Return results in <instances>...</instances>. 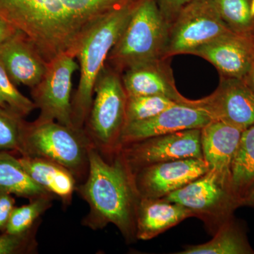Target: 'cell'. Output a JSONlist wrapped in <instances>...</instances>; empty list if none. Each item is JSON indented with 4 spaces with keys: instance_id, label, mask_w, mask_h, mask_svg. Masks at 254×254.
<instances>
[{
    "instance_id": "603a6c76",
    "label": "cell",
    "mask_w": 254,
    "mask_h": 254,
    "mask_svg": "<svg viewBox=\"0 0 254 254\" xmlns=\"http://www.w3.org/2000/svg\"><path fill=\"white\" fill-rule=\"evenodd\" d=\"M222 21L234 33L254 36V18L251 0H213Z\"/></svg>"
},
{
    "instance_id": "e575fe53",
    "label": "cell",
    "mask_w": 254,
    "mask_h": 254,
    "mask_svg": "<svg viewBox=\"0 0 254 254\" xmlns=\"http://www.w3.org/2000/svg\"></svg>"
},
{
    "instance_id": "2e32d148",
    "label": "cell",
    "mask_w": 254,
    "mask_h": 254,
    "mask_svg": "<svg viewBox=\"0 0 254 254\" xmlns=\"http://www.w3.org/2000/svg\"><path fill=\"white\" fill-rule=\"evenodd\" d=\"M122 79L128 97L158 95L180 104H193V100L177 90L170 59L162 58L129 68L122 74Z\"/></svg>"
},
{
    "instance_id": "d4e9b609",
    "label": "cell",
    "mask_w": 254,
    "mask_h": 254,
    "mask_svg": "<svg viewBox=\"0 0 254 254\" xmlns=\"http://www.w3.org/2000/svg\"><path fill=\"white\" fill-rule=\"evenodd\" d=\"M177 104H178V103L173 100L158 95L128 97L127 103L126 125L133 122L141 121L153 118L164 110Z\"/></svg>"
},
{
    "instance_id": "7402d4cb",
    "label": "cell",
    "mask_w": 254,
    "mask_h": 254,
    "mask_svg": "<svg viewBox=\"0 0 254 254\" xmlns=\"http://www.w3.org/2000/svg\"><path fill=\"white\" fill-rule=\"evenodd\" d=\"M254 183V125H252L242 131L231 165L232 188L240 203Z\"/></svg>"
},
{
    "instance_id": "30bf717a",
    "label": "cell",
    "mask_w": 254,
    "mask_h": 254,
    "mask_svg": "<svg viewBox=\"0 0 254 254\" xmlns=\"http://www.w3.org/2000/svg\"><path fill=\"white\" fill-rule=\"evenodd\" d=\"M201 128L160 135L120 146L119 152L131 171L153 164L185 158H203Z\"/></svg>"
},
{
    "instance_id": "cb8c5ba5",
    "label": "cell",
    "mask_w": 254,
    "mask_h": 254,
    "mask_svg": "<svg viewBox=\"0 0 254 254\" xmlns=\"http://www.w3.org/2000/svg\"><path fill=\"white\" fill-rule=\"evenodd\" d=\"M55 195H42L30 200L28 204L15 207L6 225L9 233H22L29 230L41 220L42 215L53 205Z\"/></svg>"
},
{
    "instance_id": "836d02e7",
    "label": "cell",
    "mask_w": 254,
    "mask_h": 254,
    "mask_svg": "<svg viewBox=\"0 0 254 254\" xmlns=\"http://www.w3.org/2000/svg\"><path fill=\"white\" fill-rule=\"evenodd\" d=\"M251 14L254 18V0H251Z\"/></svg>"
},
{
    "instance_id": "4fadbf2b",
    "label": "cell",
    "mask_w": 254,
    "mask_h": 254,
    "mask_svg": "<svg viewBox=\"0 0 254 254\" xmlns=\"http://www.w3.org/2000/svg\"><path fill=\"white\" fill-rule=\"evenodd\" d=\"M213 120L205 110L193 104H178L153 118L128 123L120 137L121 145L167 133L201 128Z\"/></svg>"
},
{
    "instance_id": "ac0fdd59",
    "label": "cell",
    "mask_w": 254,
    "mask_h": 254,
    "mask_svg": "<svg viewBox=\"0 0 254 254\" xmlns=\"http://www.w3.org/2000/svg\"><path fill=\"white\" fill-rule=\"evenodd\" d=\"M193 217L189 209L165 198H140L136 209V240L147 241Z\"/></svg>"
},
{
    "instance_id": "e0dca14e",
    "label": "cell",
    "mask_w": 254,
    "mask_h": 254,
    "mask_svg": "<svg viewBox=\"0 0 254 254\" xmlns=\"http://www.w3.org/2000/svg\"><path fill=\"white\" fill-rule=\"evenodd\" d=\"M243 130L213 120L200 130L202 154L213 170L231 182L232 160Z\"/></svg>"
},
{
    "instance_id": "4316f807",
    "label": "cell",
    "mask_w": 254,
    "mask_h": 254,
    "mask_svg": "<svg viewBox=\"0 0 254 254\" xmlns=\"http://www.w3.org/2000/svg\"><path fill=\"white\" fill-rule=\"evenodd\" d=\"M26 123L22 117L0 108V152L19 155Z\"/></svg>"
},
{
    "instance_id": "277c9868",
    "label": "cell",
    "mask_w": 254,
    "mask_h": 254,
    "mask_svg": "<svg viewBox=\"0 0 254 254\" xmlns=\"http://www.w3.org/2000/svg\"><path fill=\"white\" fill-rule=\"evenodd\" d=\"M169 31L156 0H141L110 50L106 64L123 74L135 66L165 59Z\"/></svg>"
},
{
    "instance_id": "f1b7e54d",
    "label": "cell",
    "mask_w": 254,
    "mask_h": 254,
    "mask_svg": "<svg viewBox=\"0 0 254 254\" xmlns=\"http://www.w3.org/2000/svg\"><path fill=\"white\" fill-rule=\"evenodd\" d=\"M165 21L171 26L181 10L190 0H156Z\"/></svg>"
},
{
    "instance_id": "d6986e66",
    "label": "cell",
    "mask_w": 254,
    "mask_h": 254,
    "mask_svg": "<svg viewBox=\"0 0 254 254\" xmlns=\"http://www.w3.org/2000/svg\"><path fill=\"white\" fill-rule=\"evenodd\" d=\"M18 160L33 181L60 198L63 204H71L78 181L69 170L48 159L19 156Z\"/></svg>"
},
{
    "instance_id": "5b68a950",
    "label": "cell",
    "mask_w": 254,
    "mask_h": 254,
    "mask_svg": "<svg viewBox=\"0 0 254 254\" xmlns=\"http://www.w3.org/2000/svg\"><path fill=\"white\" fill-rule=\"evenodd\" d=\"M92 143L84 128L68 127L56 121H26L20 156L48 159L69 170L83 182L89 168Z\"/></svg>"
},
{
    "instance_id": "83f0119b",
    "label": "cell",
    "mask_w": 254,
    "mask_h": 254,
    "mask_svg": "<svg viewBox=\"0 0 254 254\" xmlns=\"http://www.w3.org/2000/svg\"><path fill=\"white\" fill-rule=\"evenodd\" d=\"M41 220L31 229L22 233L4 232L0 234V254H35L38 249L36 233Z\"/></svg>"
},
{
    "instance_id": "44dd1931",
    "label": "cell",
    "mask_w": 254,
    "mask_h": 254,
    "mask_svg": "<svg viewBox=\"0 0 254 254\" xmlns=\"http://www.w3.org/2000/svg\"><path fill=\"white\" fill-rule=\"evenodd\" d=\"M16 155L0 152V195H15L30 200L51 194L32 180Z\"/></svg>"
},
{
    "instance_id": "3957f363",
    "label": "cell",
    "mask_w": 254,
    "mask_h": 254,
    "mask_svg": "<svg viewBox=\"0 0 254 254\" xmlns=\"http://www.w3.org/2000/svg\"><path fill=\"white\" fill-rule=\"evenodd\" d=\"M141 0H131L105 16L85 38L77 58L79 82L71 100L72 123L83 128L91 110L98 75L106 64L110 50L118 41Z\"/></svg>"
},
{
    "instance_id": "ffe728a7",
    "label": "cell",
    "mask_w": 254,
    "mask_h": 254,
    "mask_svg": "<svg viewBox=\"0 0 254 254\" xmlns=\"http://www.w3.org/2000/svg\"><path fill=\"white\" fill-rule=\"evenodd\" d=\"M180 254H254L243 225L232 217L219 227L206 243L186 246Z\"/></svg>"
},
{
    "instance_id": "7a4b0ae2",
    "label": "cell",
    "mask_w": 254,
    "mask_h": 254,
    "mask_svg": "<svg viewBox=\"0 0 254 254\" xmlns=\"http://www.w3.org/2000/svg\"><path fill=\"white\" fill-rule=\"evenodd\" d=\"M76 0H0V16L36 44L45 59L76 58L84 40L75 17Z\"/></svg>"
},
{
    "instance_id": "1f68e13d",
    "label": "cell",
    "mask_w": 254,
    "mask_h": 254,
    "mask_svg": "<svg viewBox=\"0 0 254 254\" xmlns=\"http://www.w3.org/2000/svg\"><path fill=\"white\" fill-rule=\"evenodd\" d=\"M241 205L254 208V183L242 197Z\"/></svg>"
},
{
    "instance_id": "6da1fadb",
    "label": "cell",
    "mask_w": 254,
    "mask_h": 254,
    "mask_svg": "<svg viewBox=\"0 0 254 254\" xmlns=\"http://www.w3.org/2000/svg\"><path fill=\"white\" fill-rule=\"evenodd\" d=\"M88 158V175L76 189L89 206L82 225L98 230L113 224L127 242L136 240V209L140 197L131 169L119 150L105 156L92 146Z\"/></svg>"
},
{
    "instance_id": "484cf974",
    "label": "cell",
    "mask_w": 254,
    "mask_h": 254,
    "mask_svg": "<svg viewBox=\"0 0 254 254\" xmlns=\"http://www.w3.org/2000/svg\"><path fill=\"white\" fill-rule=\"evenodd\" d=\"M0 108L24 118L36 109L33 100L23 95L0 63Z\"/></svg>"
},
{
    "instance_id": "5bb4252c",
    "label": "cell",
    "mask_w": 254,
    "mask_h": 254,
    "mask_svg": "<svg viewBox=\"0 0 254 254\" xmlns=\"http://www.w3.org/2000/svg\"><path fill=\"white\" fill-rule=\"evenodd\" d=\"M191 55L212 64L221 76L244 79L254 61V36L231 33L200 47Z\"/></svg>"
},
{
    "instance_id": "9a60e30c",
    "label": "cell",
    "mask_w": 254,
    "mask_h": 254,
    "mask_svg": "<svg viewBox=\"0 0 254 254\" xmlns=\"http://www.w3.org/2000/svg\"><path fill=\"white\" fill-rule=\"evenodd\" d=\"M0 63L15 85L31 89L41 81L48 64L31 38L19 30L0 46Z\"/></svg>"
},
{
    "instance_id": "f546056e",
    "label": "cell",
    "mask_w": 254,
    "mask_h": 254,
    "mask_svg": "<svg viewBox=\"0 0 254 254\" xmlns=\"http://www.w3.org/2000/svg\"><path fill=\"white\" fill-rule=\"evenodd\" d=\"M15 200L12 195H0V232L6 231V225L15 208Z\"/></svg>"
},
{
    "instance_id": "4dcf8cb0",
    "label": "cell",
    "mask_w": 254,
    "mask_h": 254,
    "mask_svg": "<svg viewBox=\"0 0 254 254\" xmlns=\"http://www.w3.org/2000/svg\"><path fill=\"white\" fill-rule=\"evenodd\" d=\"M17 29L0 16V46L14 36Z\"/></svg>"
},
{
    "instance_id": "8992f818",
    "label": "cell",
    "mask_w": 254,
    "mask_h": 254,
    "mask_svg": "<svg viewBox=\"0 0 254 254\" xmlns=\"http://www.w3.org/2000/svg\"><path fill=\"white\" fill-rule=\"evenodd\" d=\"M127 99L121 73L105 64L95 81L93 103L83 127L95 148L105 156L120 148Z\"/></svg>"
},
{
    "instance_id": "9c48e42d",
    "label": "cell",
    "mask_w": 254,
    "mask_h": 254,
    "mask_svg": "<svg viewBox=\"0 0 254 254\" xmlns=\"http://www.w3.org/2000/svg\"><path fill=\"white\" fill-rule=\"evenodd\" d=\"M75 59L63 54L48 62L44 76L31 89V100L36 109L40 110L37 120L74 127L71 118V88L73 73L79 69Z\"/></svg>"
},
{
    "instance_id": "d6a6232c",
    "label": "cell",
    "mask_w": 254,
    "mask_h": 254,
    "mask_svg": "<svg viewBox=\"0 0 254 254\" xmlns=\"http://www.w3.org/2000/svg\"><path fill=\"white\" fill-rule=\"evenodd\" d=\"M244 80H245L247 84L252 88V91L254 92V61L252 64V67H251L247 74L246 75Z\"/></svg>"
},
{
    "instance_id": "8fae6325",
    "label": "cell",
    "mask_w": 254,
    "mask_h": 254,
    "mask_svg": "<svg viewBox=\"0 0 254 254\" xmlns=\"http://www.w3.org/2000/svg\"><path fill=\"white\" fill-rule=\"evenodd\" d=\"M210 170L203 158H185L147 165L132 171L140 198H161Z\"/></svg>"
},
{
    "instance_id": "ba28073f",
    "label": "cell",
    "mask_w": 254,
    "mask_h": 254,
    "mask_svg": "<svg viewBox=\"0 0 254 254\" xmlns=\"http://www.w3.org/2000/svg\"><path fill=\"white\" fill-rule=\"evenodd\" d=\"M233 33L222 21L213 0H190L170 26L164 58L191 55L200 47Z\"/></svg>"
},
{
    "instance_id": "52a82bcc",
    "label": "cell",
    "mask_w": 254,
    "mask_h": 254,
    "mask_svg": "<svg viewBox=\"0 0 254 254\" xmlns=\"http://www.w3.org/2000/svg\"><path fill=\"white\" fill-rule=\"evenodd\" d=\"M163 198L189 209L213 233L241 206L231 182L213 170Z\"/></svg>"
},
{
    "instance_id": "7c38bea8",
    "label": "cell",
    "mask_w": 254,
    "mask_h": 254,
    "mask_svg": "<svg viewBox=\"0 0 254 254\" xmlns=\"http://www.w3.org/2000/svg\"><path fill=\"white\" fill-rule=\"evenodd\" d=\"M213 120L245 130L254 125V92L244 79L220 76L217 89L209 96L195 100Z\"/></svg>"
}]
</instances>
